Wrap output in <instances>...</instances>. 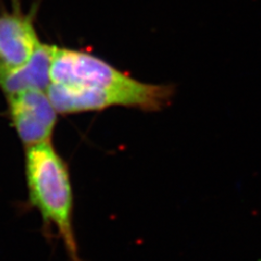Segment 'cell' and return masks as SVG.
<instances>
[{"instance_id":"4","label":"cell","mask_w":261,"mask_h":261,"mask_svg":"<svg viewBox=\"0 0 261 261\" xmlns=\"http://www.w3.org/2000/svg\"><path fill=\"white\" fill-rule=\"evenodd\" d=\"M40 44L33 15L23 13L19 0H13L12 11L0 12V72L25 63Z\"/></svg>"},{"instance_id":"5","label":"cell","mask_w":261,"mask_h":261,"mask_svg":"<svg viewBox=\"0 0 261 261\" xmlns=\"http://www.w3.org/2000/svg\"><path fill=\"white\" fill-rule=\"evenodd\" d=\"M55 45L40 44L20 67L0 72V89L8 97L25 91H46L50 85V68Z\"/></svg>"},{"instance_id":"1","label":"cell","mask_w":261,"mask_h":261,"mask_svg":"<svg viewBox=\"0 0 261 261\" xmlns=\"http://www.w3.org/2000/svg\"><path fill=\"white\" fill-rule=\"evenodd\" d=\"M47 93L58 114H72L116 106L157 111L174 89L137 81L89 53L56 46Z\"/></svg>"},{"instance_id":"3","label":"cell","mask_w":261,"mask_h":261,"mask_svg":"<svg viewBox=\"0 0 261 261\" xmlns=\"http://www.w3.org/2000/svg\"><path fill=\"white\" fill-rule=\"evenodd\" d=\"M7 99L10 121L25 148L51 141L58 112L46 91H25Z\"/></svg>"},{"instance_id":"2","label":"cell","mask_w":261,"mask_h":261,"mask_svg":"<svg viewBox=\"0 0 261 261\" xmlns=\"http://www.w3.org/2000/svg\"><path fill=\"white\" fill-rule=\"evenodd\" d=\"M29 203L43 220L45 235L55 228L69 261H83L74 231V194L67 162L51 141L25 148Z\"/></svg>"}]
</instances>
